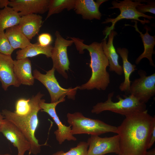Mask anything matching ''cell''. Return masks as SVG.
<instances>
[{"instance_id":"cell-1","label":"cell","mask_w":155,"mask_h":155,"mask_svg":"<svg viewBox=\"0 0 155 155\" xmlns=\"http://www.w3.org/2000/svg\"><path fill=\"white\" fill-rule=\"evenodd\" d=\"M117 127L120 152L117 155H146L154 125L155 116L146 110L125 116Z\"/></svg>"},{"instance_id":"cell-2","label":"cell","mask_w":155,"mask_h":155,"mask_svg":"<svg viewBox=\"0 0 155 155\" xmlns=\"http://www.w3.org/2000/svg\"><path fill=\"white\" fill-rule=\"evenodd\" d=\"M73 41L77 50L80 54L86 49L90 57L89 67L91 69V76L86 83L78 86V89L83 90H105L110 83V76L106 70L109 66L108 60L103 50L102 42H94L89 45L83 43L84 40L78 38L70 37Z\"/></svg>"},{"instance_id":"cell-3","label":"cell","mask_w":155,"mask_h":155,"mask_svg":"<svg viewBox=\"0 0 155 155\" xmlns=\"http://www.w3.org/2000/svg\"><path fill=\"white\" fill-rule=\"evenodd\" d=\"M44 96L39 92L32 96L30 99L31 110L30 112L26 115L19 116L14 112L6 109L2 111V113L4 118L16 126L30 142L31 147L29 152V155L39 153L41 146L42 145L39 144L35 134L39 124L38 114L41 110L39 102Z\"/></svg>"},{"instance_id":"cell-4","label":"cell","mask_w":155,"mask_h":155,"mask_svg":"<svg viewBox=\"0 0 155 155\" xmlns=\"http://www.w3.org/2000/svg\"><path fill=\"white\" fill-rule=\"evenodd\" d=\"M67 117V122L71 127V133L73 135L86 134L99 136L108 132H117V127L99 119L86 117L80 112L68 113Z\"/></svg>"},{"instance_id":"cell-5","label":"cell","mask_w":155,"mask_h":155,"mask_svg":"<svg viewBox=\"0 0 155 155\" xmlns=\"http://www.w3.org/2000/svg\"><path fill=\"white\" fill-rule=\"evenodd\" d=\"M114 92L109 93L107 100L104 102L97 103L94 106L91 112L99 114L105 111H109L125 116L131 113L146 110L145 103L140 102L136 98L130 94L123 98L120 95L116 96L118 101L113 102L112 98Z\"/></svg>"},{"instance_id":"cell-6","label":"cell","mask_w":155,"mask_h":155,"mask_svg":"<svg viewBox=\"0 0 155 155\" xmlns=\"http://www.w3.org/2000/svg\"><path fill=\"white\" fill-rule=\"evenodd\" d=\"M142 0H137L133 1L130 0H124L123 1L118 0L113 1L111 4L113 6L110 9L118 8L120 11V14L115 18H107L102 23L104 24L109 22L112 23L110 27H107L104 32L106 35L104 38L106 39L109 33L112 30H113L116 23L119 21L123 19H130L139 21L141 24H144L146 23H149L150 21L148 20H141L139 19L140 17H143L151 20L154 19V17L148 16L139 12L136 9L138 6L143 5L144 3H142Z\"/></svg>"},{"instance_id":"cell-7","label":"cell","mask_w":155,"mask_h":155,"mask_svg":"<svg viewBox=\"0 0 155 155\" xmlns=\"http://www.w3.org/2000/svg\"><path fill=\"white\" fill-rule=\"evenodd\" d=\"M55 70L52 69L46 72L45 74L41 73L36 69L33 72V75L36 79L41 82L48 90L51 98V102L58 101L61 98L67 96L69 99L75 100L78 86L66 89L61 86L55 76Z\"/></svg>"},{"instance_id":"cell-8","label":"cell","mask_w":155,"mask_h":155,"mask_svg":"<svg viewBox=\"0 0 155 155\" xmlns=\"http://www.w3.org/2000/svg\"><path fill=\"white\" fill-rule=\"evenodd\" d=\"M55 35L56 39L51 57L53 63V67L64 78L67 79L68 76L66 71L69 69L70 64L67 48L71 46L73 41L63 38L58 31L55 32Z\"/></svg>"},{"instance_id":"cell-9","label":"cell","mask_w":155,"mask_h":155,"mask_svg":"<svg viewBox=\"0 0 155 155\" xmlns=\"http://www.w3.org/2000/svg\"><path fill=\"white\" fill-rule=\"evenodd\" d=\"M138 73L140 77L132 82L129 93L146 104L155 95V73L147 75L146 71L141 69Z\"/></svg>"},{"instance_id":"cell-10","label":"cell","mask_w":155,"mask_h":155,"mask_svg":"<svg viewBox=\"0 0 155 155\" xmlns=\"http://www.w3.org/2000/svg\"><path fill=\"white\" fill-rule=\"evenodd\" d=\"M65 99L64 97L61 98L58 101L48 103L45 102L44 99H41L39 102V106L42 111L46 113L52 118L56 124L58 129L54 133L56 138L59 144H62L65 140L69 141H75L76 138L71 133V127L66 126L63 124L60 120L55 110L57 105L64 102Z\"/></svg>"},{"instance_id":"cell-11","label":"cell","mask_w":155,"mask_h":155,"mask_svg":"<svg viewBox=\"0 0 155 155\" xmlns=\"http://www.w3.org/2000/svg\"><path fill=\"white\" fill-rule=\"evenodd\" d=\"M119 136L102 137L96 135H91L87 143L89 148L87 155H104L109 153L119 154L120 148Z\"/></svg>"},{"instance_id":"cell-12","label":"cell","mask_w":155,"mask_h":155,"mask_svg":"<svg viewBox=\"0 0 155 155\" xmlns=\"http://www.w3.org/2000/svg\"><path fill=\"white\" fill-rule=\"evenodd\" d=\"M1 132L18 150L17 155H24L29 151L31 144L20 130L14 124L4 118L0 128Z\"/></svg>"},{"instance_id":"cell-13","label":"cell","mask_w":155,"mask_h":155,"mask_svg":"<svg viewBox=\"0 0 155 155\" xmlns=\"http://www.w3.org/2000/svg\"><path fill=\"white\" fill-rule=\"evenodd\" d=\"M49 0H11L8 6L20 17L31 14H43L48 10Z\"/></svg>"},{"instance_id":"cell-14","label":"cell","mask_w":155,"mask_h":155,"mask_svg":"<svg viewBox=\"0 0 155 155\" xmlns=\"http://www.w3.org/2000/svg\"><path fill=\"white\" fill-rule=\"evenodd\" d=\"M13 67V60L11 55L0 53V81L5 91L10 86L19 87L21 85L15 76Z\"/></svg>"},{"instance_id":"cell-15","label":"cell","mask_w":155,"mask_h":155,"mask_svg":"<svg viewBox=\"0 0 155 155\" xmlns=\"http://www.w3.org/2000/svg\"><path fill=\"white\" fill-rule=\"evenodd\" d=\"M105 0H76L74 10L76 13L82 16L84 20H92L94 19L100 20L102 14L99 7Z\"/></svg>"},{"instance_id":"cell-16","label":"cell","mask_w":155,"mask_h":155,"mask_svg":"<svg viewBox=\"0 0 155 155\" xmlns=\"http://www.w3.org/2000/svg\"><path fill=\"white\" fill-rule=\"evenodd\" d=\"M117 34L116 31L111 30L108 34V42H107L106 39L103 40L102 47L109 62V71L114 72L118 75H121L123 73L122 67L119 63V55L113 44L114 38Z\"/></svg>"},{"instance_id":"cell-17","label":"cell","mask_w":155,"mask_h":155,"mask_svg":"<svg viewBox=\"0 0 155 155\" xmlns=\"http://www.w3.org/2000/svg\"><path fill=\"white\" fill-rule=\"evenodd\" d=\"M42 22L41 16L31 14L21 16L18 26L21 31L30 40L38 34Z\"/></svg>"},{"instance_id":"cell-18","label":"cell","mask_w":155,"mask_h":155,"mask_svg":"<svg viewBox=\"0 0 155 155\" xmlns=\"http://www.w3.org/2000/svg\"><path fill=\"white\" fill-rule=\"evenodd\" d=\"M13 71L15 76L21 84L32 86L34 78L32 71V65L28 58L13 60Z\"/></svg>"},{"instance_id":"cell-19","label":"cell","mask_w":155,"mask_h":155,"mask_svg":"<svg viewBox=\"0 0 155 155\" xmlns=\"http://www.w3.org/2000/svg\"><path fill=\"white\" fill-rule=\"evenodd\" d=\"M133 21L135 23L134 25H127L134 27L135 30L139 33L144 48V52L137 58L135 61V63L136 64H138L142 59L146 58L149 60L150 65L155 67V66L152 59V55L155 53L154 48L155 45V36H152L149 34V28L146 26L145 27L146 30V33L144 34H143L142 32L140 31L138 28L137 21L133 20Z\"/></svg>"},{"instance_id":"cell-20","label":"cell","mask_w":155,"mask_h":155,"mask_svg":"<svg viewBox=\"0 0 155 155\" xmlns=\"http://www.w3.org/2000/svg\"><path fill=\"white\" fill-rule=\"evenodd\" d=\"M117 52L122 58L123 61L122 68L124 74V81L119 86L120 91L125 92L126 95L129 93V89L131 81L130 77L132 73L137 70L136 66L132 64L128 60L129 51L128 50L125 48L118 47L117 49Z\"/></svg>"},{"instance_id":"cell-21","label":"cell","mask_w":155,"mask_h":155,"mask_svg":"<svg viewBox=\"0 0 155 155\" xmlns=\"http://www.w3.org/2000/svg\"><path fill=\"white\" fill-rule=\"evenodd\" d=\"M5 34L14 49H23L32 43L21 31L18 25L6 29Z\"/></svg>"},{"instance_id":"cell-22","label":"cell","mask_w":155,"mask_h":155,"mask_svg":"<svg viewBox=\"0 0 155 155\" xmlns=\"http://www.w3.org/2000/svg\"><path fill=\"white\" fill-rule=\"evenodd\" d=\"M53 46L51 45L44 46L40 45L38 42L23 49L16 52V59L28 58L35 57L40 54L45 55L47 58L51 57Z\"/></svg>"},{"instance_id":"cell-23","label":"cell","mask_w":155,"mask_h":155,"mask_svg":"<svg viewBox=\"0 0 155 155\" xmlns=\"http://www.w3.org/2000/svg\"><path fill=\"white\" fill-rule=\"evenodd\" d=\"M20 17L18 12L8 6L0 10V32L18 25Z\"/></svg>"},{"instance_id":"cell-24","label":"cell","mask_w":155,"mask_h":155,"mask_svg":"<svg viewBox=\"0 0 155 155\" xmlns=\"http://www.w3.org/2000/svg\"><path fill=\"white\" fill-rule=\"evenodd\" d=\"M75 1L76 0H49L45 20L51 15L60 13L65 9L68 11L74 9Z\"/></svg>"},{"instance_id":"cell-25","label":"cell","mask_w":155,"mask_h":155,"mask_svg":"<svg viewBox=\"0 0 155 155\" xmlns=\"http://www.w3.org/2000/svg\"><path fill=\"white\" fill-rule=\"evenodd\" d=\"M88 145L87 142H80L74 147L71 148L65 152L61 150L57 151L52 155H87Z\"/></svg>"},{"instance_id":"cell-26","label":"cell","mask_w":155,"mask_h":155,"mask_svg":"<svg viewBox=\"0 0 155 155\" xmlns=\"http://www.w3.org/2000/svg\"><path fill=\"white\" fill-rule=\"evenodd\" d=\"M31 108L30 99L21 98L16 101L14 112L18 115L24 116L30 112Z\"/></svg>"},{"instance_id":"cell-27","label":"cell","mask_w":155,"mask_h":155,"mask_svg":"<svg viewBox=\"0 0 155 155\" xmlns=\"http://www.w3.org/2000/svg\"><path fill=\"white\" fill-rule=\"evenodd\" d=\"M14 50L11 46L4 31L0 32V53L11 55Z\"/></svg>"},{"instance_id":"cell-28","label":"cell","mask_w":155,"mask_h":155,"mask_svg":"<svg viewBox=\"0 0 155 155\" xmlns=\"http://www.w3.org/2000/svg\"><path fill=\"white\" fill-rule=\"evenodd\" d=\"M142 2H146L147 4L145 3L143 5L138 6L136 7L137 10L140 12L145 14L147 12H148L153 14L155 13V3L152 1L142 0Z\"/></svg>"},{"instance_id":"cell-29","label":"cell","mask_w":155,"mask_h":155,"mask_svg":"<svg viewBox=\"0 0 155 155\" xmlns=\"http://www.w3.org/2000/svg\"><path fill=\"white\" fill-rule=\"evenodd\" d=\"M51 35L47 33H42L38 37V42L40 45L46 46L51 45L53 41Z\"/></svg>"},{"instance_id":"cell-30","label":"cell","mask_w":155,"mask_h":155,"mask_svg":"<svg viewBox=\"0 0 155 155\" xmlns=\"http://www.w3.org/2000/svg\"><path fill=\"white\" fill-rule=\"evenodd\" d=\"M155 141V124L154 125L151 136L148 146V149L150 148L153 145Z\"/></svg>"},{"instance_id":"cell-31","label":"cell","mask_w":155,"mask_h":155,"mask_svg":"<svg viewBox=\"0 0 155 155\" xmlns=\"http://www.w3.org/2000/svg\"><path fill=\"white\" fill-rule=\"evenodd\" d=\"M9 1L8 0H0V8H4L8 6Z\"/></svg>"},{"instance_id":"cell-32","label":"cell","mask_w":155,"mask_h":155,"mask_svg":"<svg viewBox=\"0 0 155 155\" xmlns=\"http://www.w3.org/2000/svg\"><path fill=\"white\" fill-rule=\"evenodd\" d=\"M146 155H155V149L153 148L148 151H147Z\"/></svg>"},{"instance_id":"cell-33","label":"cell","mask_w":155,"mask_h":155,"mask_svg":"<svg viewBox=\"0 0 155 155\" xmlns=\"http://www.w3.org/2000/svg\"><path fill=\"white\" fill-rule=\"evenodd\" d=\"M4 118L2 113L0 112V128Z\"/></svg>"},{"instance_id":"cell-34","label":"cell","mask_w":155,"mask_h":155,"mask_svg":"<svg viewBox=\"0 0 155 155\" xmlns=\"http://www.w3.org/2000/svg\"><path fill=\"white\" fill-rule=\"evenodd\" d=\"M0 155H11L9 154H0Z\"/></svg>"}]
</instances>
